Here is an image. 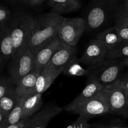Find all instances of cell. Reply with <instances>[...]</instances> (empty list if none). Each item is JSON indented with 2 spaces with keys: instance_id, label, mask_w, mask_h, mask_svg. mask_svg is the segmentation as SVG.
Wrapping results in <instances>:
<instances>
[{
  "instance_id": "1",
  "label": "cell",
  "mask_w": 128,
  "mask_h": 128,
  "mask_svg": "<svg viewBox=\"0 0 128 128\" xmlns=\"http://www.w3.org/2000/svg\"><path fill=\"white\" fill-rule=\"evenodd\" d=\"M64 18L52 11L35 17L34 26L27 45L32 54L57 37Z\"/></svg>"
},
{
  "instance_id": "2",
  "label": "cell",
  "mask_w": 128,
  "mask_h": 128,
  "mask_svg": "<svg viewBox=\"0 0 128 128\" xmlns=\"http://www.w3.org/2000/svg\"><path fill=\"white\" fill-rule=\"evenodd\" d=\"M124 0H91L88 8L86 21L88 31L100 30L111 19L114 20Z\"/></svg>"
},
{
  "instance_id": "3",
  "label": "cell",
  "mask_w": 128,
  "mask_h": 128,
  "mask_svg": "<svg viewBox=\"0 0 128 128\" xmlns=\"http://www.w3.org/2000/svg\"><path fill=\"white\" fill-rule=\"evenodd\" d=\"M34 16L21 11L12 14L9 28L13 44V55L27 46L34 26Z\"/></svg>"
},
{
  "instance_id": "4",
  "label": "cell",
  "mask_w": 128,
  "mask_h": 128,
  "mask_svg": "<svg viewBox=\"0 0 128 128\" xmlns=\"http://www.w3.org/2000/svg\"><path fill=\"white\" fill-rule=\"evenodd\" d=\"M34 68V55L26 46L25 48L14 54L8 65V80L11 84L17 82L31 71Z\"/></svg>"
},
{
  "instance_id": "5",
  "label": "cell",
  "mask_w": 128,
  "mask_h": 128,
  "mask_svg": "<svg viewBox=\"0 0 128 128\" xmlns=\"http://www.w3.org/2000/svg\"><path fill=\"white\" fill-rule=\"evenodd\" d=\"M124 68L122 59L105 60L102 62L92 66V72L89 76L92 77L106 87L114 83L119 80Z\"/></svg>"
},
{
  "instance_id": "6",
  "label": "cell",
  "mask_w": 128,
  "mask_h": 128,
  "mask_svg": "<svg viewBox=\"0 0 128 128\" xmlns=\"http://www.w3.org/2000/svg\"><path fill=\"white\" fill-rule=\"evenodd\" d=\"M86 30L87 24L84 18H64L59 29L58 36L64 43L72 47H76Z\"/></svg>"
},
{
  "instance_id": "7",
  "label": "cell",
  "mask_w": 128,
  "mask_h": 128,
  "mask_svg": "<svg viewBox=\"0 0 128 128\" xmlns=\"http://www.w3.org/2000/svg\"><path fill=\"white\" fill-rule=\"evenodd\" d=\"M102 91L107 98L110 114L124 116L128 108V92L118 81L106 86Z\"/></svg>"
},
{
  "instance_id": "8",
  "label": "cell",
  "mask_w": 128,
  "mask_h": 128,
  "mask_svg": "<svg viewBox=\"0 0 128 128\" xmlns=\"http://www.w3.org/2000/svg\"><path fill=\"white\" fill-rule=\"evenodd\" d=\"M76 114L90 120L92 118L110 114L107 98L102 91L86 102L77 112Z\"/></svg>"
},
{
  "instance_id": "9",
  "label": "cell",
  "mask_w": 128,
  "mask_h": 128,
  "mask_svg": "<svg viewBox=\"0 0 128 128\" xmlns=\"http://www.w3.org/2000/svg\"><path fill=\"white\" fill-rule=\"evenodd\" d=\"M88 81L86 87L75 98L73 101L64 108V110L68 112L76 114V112L86 103L103 90L105 86L101 84L92 77H88Z\"/></svg>"
},
{
  "instance_id": "10",
  "label": "cell",
  "mask_w": 128,
  "mask_h": 128,
  "mask_svg": "<svg viewBox=\"0 0 128 128\" xmlns=\"http://www.w3.org/2000/svg\"><path fill=\"white\" fill-rule=\"evenodd\" d=\"M108 52V49L102 41L94 39L88 43L80 61L87 67L94 66L106 60Z\"/></svg>"
},
{
  "instance_id": "11",
  "label": "cell",
  "mask_w": 128,
  "mask_h": 128,
  "mask_svg": "<svg viewBox=\"0 0 128 128\" xmlns=\"http://www.w3.org/2000/svg\"><path fill=\"white\" fill-rule=\"evenodd\" d=\"M77 51V47H72L62 42L44 69L64 70L66 66L76 57Z\"/></svg>"
},
{
  "instance_id": "12",
  "label": "cell",
  "mask_w": 128,
  "mask_h": 128,
  "mask_svg": "<svg viewBox=\"0 0 128 128\" xmlns=\"http://www.w3.org/2000/svg\"><path fill=\"white\" fill-rule=\"evenodd\" d=\"M62 111L56 104L50 103L30 118L26 128H46L50 121Z\"/></svg>"
},
{
  "instance_id": "13",
  "label": "cell",
  "mask_w": 128,
  "mask_h": 128,
  "mask_svg": "<svg viewBox=\"0 0 128 128\" xmlns=\"http://www.w3.org/2000/svg\"><path fill=\"white\" fill-rule=\"evenodd\" d=\"M61 42L62 41L57 36L34 55V71L41 73L59 48Z\"/></svg>"
},
{
  "instance_id": "14",
  "label": "cell",
  "mask_w": 128,
  "mask_h": 128,
  "mask_svg": "<svg viewBox=\"0 0 128 128\" xmlns=\"http://www.w3.org/2000/svg\"><path fill=\"white\" fill-rule=\"evenodd\" d=\"M62 70H46L44 69L39 75L34 88L30 91L27 97L37 94H43L51 86L56 78L61 73Z\"/></svg>"
},
{
  "instance_id": "15",
  "label": "cell",
  "mask_w": 128,
  "mask_h": 128,
  "mask_svg": "<svg viewBox=\"0 0 128 128\" xmlns=\"http://www.w3.org/2000/svg\"><path fill=\"white\" fill-rule=\"evenodd\" d=\"M1 37V54H0V70L6 62L11 60L13 55V44L9 26L0 30Z\"/></svg>"
},
{
  "instance_id": "16",
  "label": "cell",
  "mask_w": 128,
  "mask_h": 128,
  "mask_svg": "<svg viewBox=\"0 0 128 128\" xmlns=\"http://www.w3.org/2000/svg\"><path fill=\"white\" fill-rule=\"evenodd\" d=\"M48 3L52 12L60 14L76 11L82 6L80 0H48Z\"/></svg>"
},
{
  "instance_id": "17",
  "label": "cell",
  "mask_w": 128,
  "mask_h": 128,
  "mask_svg": "<svg viewBox=\"0 0 128 128\" xmlns=\"http://www.w3.org/2000/svg\"><path fill=\"white\" fill-rule=\"evenodd\" d=\"M42 94H37L26 98L22 108L21 120L30 118L40 111L42 106Z\"/></svg>"
},
{
  "instance_id": "18",
  "label": "cell",
  "mask_w": 128,
  "mask_h": 128,
  "mask_svg": "<svg viewBox=\"0 0 128 128\" xmlns=\"http://www.w3.org/2000/svg\"><path fill=\"white\" fill-rule=\"evenodd\" d=\"M40 73L32 71L22 77L17 82L16 91L20 98H26L29 92L34 88Z\"/></svg>"
},
{
  "instance_id": "19",
  "label": "cell",
  "mask_w": 128,
  "mask_h": 128,
  "mask_svg": "<svg viewBox=\"0 0 128 128\" xmlns=\"http://www.w3.org/2000/svg\"><path fill=\"white\" fill-rule=\"evenodd\" d=\"M80 59L75 57L64 70L62 73L68 76L71 77H80V76H88L91 74L92 66L84 68L82 66Z\"/></svg>"
},
{
  "instance_id": "20",
  "label": "cell",
  "mask_w": 128,
  "mask_h": 128,
  "mask_svg": "<svg viewBox=\"0 0 128 128\" xmlns=\"http://www.w3.org/2000/svg\"><path fill=\"white\" fill-rule=\"evenodd\" d=\"M20 99L21 98L16 92L15 86L11 84L3 97L0 98V111L10 114L18 104Z\"/></svg>"
},
{
  "instance_id": "21",
  "label": "cell",
  "mask_w": 128,
  "mask_h": 128,
  "mask_svg": "<svg viewBox=\"0 0 128 128\" xmlns=\"http://www.w3.org/2000/svg\"><path fill=\"white\" fill-rule=\"evenodd\" d=\"M96 39L102 41L109 50H111L121 42V38L117 28L111 26L100 32Z\"/></svg>"
},
{
  "instance_id": "22",
  "label": "cell",
  "mask_w": 128,
  "mask_h": 128,
  "mask_svg": "<svg viewBox=\"0 0 128 128\" xmlns=\"http://www.w3.org/2000/svg\"><path fill=\"white\" fill-rule=\"evenodd\" d=\"M128 58V42H120L118 45L109 50L106 60H115Z\"/></svg>"
},
{
  "instance_id": "23",
  "label": "cell",
  "mask_w": 128,
  "mask_h": 128,
  "mask_svg": "<svg viewBox=\"0 0 128 128\" xmlns=\"http://www.w3.org/2000/svg\"><path fill=\"white\" fill-rule=\"evenodd\" d=\"M25 100H26V98H21L18 104L9 114L8 118L5 128L11 126V125L15 124L22 120L21 117H22V108H23Z\"/></svg>"
},
{
  "instance_id": "24",
  "label": "cell",
  "mask_w": 128,
  "mask_h": 128,
  "mask_svg": "<svg viewBox=\"0 0 128 128\" xmlns=\"http://www.w3.org/2000/svg\"><path fill=\"white\" fill-rule=\"evenodd\" d=\"M12 14L9 9L1 5L0 6V30L9 26Z\"/></svg>"
},
{
  "instance_id": "25",
  "label": "cell",
  "mask_w": 128,
  "mask_h": 128,
  "mask_svg": "<svg viewBox=\"0 0 128 128\" xmlns=\"http://www.w3.org/2000/svg\"><path fill=\"white\" fill-rule=\"evenodd\" d=\"M66 128H91L88 120L81 116H79L77 120L69 125Z\"/></svg>"
},
{
  "instance_id": "26",
  "label": "cell",
  "mask_w": 128,
  "mask_h": 128,
  "mask_svg": "<svg viewBox=\"0 0 128 128\" xmlns=\"http://www.w3.org/2000/svg\"><path fill=\"white\" fill-rule=\"evenodd\" d=\"M126 17H128V0H124L118 11L114 21L118 19Z\"/></svg>"
},
{
  "instance_id": "27",
  "label": "cell",
  "mask_w": 128,
  "mask_h": 128,
  "mask_svg": "<svg viewBox=\"0 0 128 128\" xmlns=\"http://www.w3.org/2000/svg\"><path fill=\"white\" fill-rule=\"evenodd\" d=\"M11 84L10 83L8 78L1 76L0 78V98L3 97L10 88Z\"/></svg>"
},
{
  "instance_id": "28",
  "label": "cell",
  "mask_w": 128,
  "mask_h": 128,
  "mask_svg": "<svg viewBox=\"0 0 128 128\" xmlns=\"http://www.w3.org/2000/svg\"><path fill=\"white\" fill-rule=\"evenodd\" d=\"M115 26V25H114ZM116 26L121 38V42H128V26Z\"/></svg>"
},
{
  "instance_id": "29",
  "label": "cell",
  "mask_w": 128,
  "mask_h": 128,
  "mask_svg": "<svg viewBox=\"0 0 128 128\" xmlns=\"http://www.w3.org/2000/svg\"><path fill=\"white\" fill-rule=\"evenodd\" d=\"M118 81L120 85L128 92V72H126L124 74H121Z\"/></svg>"
},
{
  "instance_id": "30",
  "label": "cell",
  "mask_w": 128,
  "mask_h": 128,
  "mask_svg": "<svg viewBox=\"0 0 128 128\" xmlns=\"http://www.w3.org/2000/svg\"><path fill=\"white\" fill-rule=\"evenodd\" d=\"M30 118H27L25 119V120H21V121H20L18 123L15 124L11 125V126H8V127H7L6 128H26L29 121H30Z\"/></svg>"
},
{
  "instance_id": "31",
  "label": "cell",
  "mask_w": 128,
  "mask_h": 128,
  "mask_svg": "<svg viewBox=\"0 0 128 128\" xmlns=\"http://www.w3.org/2000/svg\"><path fill=\"white\" fill-rule=\"evenodd\" d=\"M115 26H128V17L118 19L115 20Z\"/></svg>"
},
{
  "instance_id": "32",
  "label": "cell",
  "mask_w": 128,
  "mask_h": 128,
  "mask_svg": "<svg viewBox=\"0 0 128 128\" xmlns=\"http://www.w3.org/2000/svg\"><path fill=\"white\" fill-rule=\"evenodd\" d=\"M46 1H48V0H28V4L31 6H37Z\"/></svg>"
},
{
  "instance_id": "33",
  "label": "cell",
  "mask_w": 128,
  "mask_h": 128,
  "mask_svg": "<svg viewBox=\"0 0 128 128\" xmlns=\"http://www.w3.org/2000/svg\"><path fill=\"white\" fill-rule=\"evenodd\" d=\"M94 128H128V127H123V126H97Z\"/></svg>"
},
{
  "instance_id": "34",
  "label": "cell",
  "mask_w": 128,
  "mask_h": 128,
  "mask_svg": "<svg viewBox=\"0 0 128 128\" xmlns=\"http://www.w3.org/2000/svg\"><path fill=\"white\" fill-rule=\"evenodd\" d=\"M122 61L124 67H128V58L122 59Z\"/></svg>"
},
{
  "instance_id": "35",
  "label": "cell",
  "mask_w": 128,
  "mask_h": 128,
  "mask_svg": "<svg viewBox=\"0 0 128 128\" xmlns=\"http://www.w3.org/2000/svg\"><path fill=\"white\" fill-rule=\"evenodd\" d=\"M12 1H16V2H24V3L28 4V0H12Z\"/></svg>"
},
{
  "instance_id": "36",
  "label": "cell",
  "mask_w": 128,
  "mask_h": 128,
  "mask_svg": "<svg viewBox=\"0 0 128 128\" xmlns=\"http://www.w3.org/2000/svg\"><path fill=\"white\" fill-rule=\"evenodd\" d=\"M124 117H126V118H128V110H127V111H126V113H125V114H124Z\"/></svg>"
}]
</instances>
